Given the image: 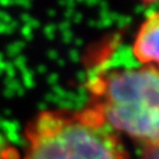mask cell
Returning a JSON list of instances; mask_svg holds the SVG:
<instances>
[{"label":"cell","instance_id":"obj_4","mask_svg":"<svg viewBox=\"0 0 159 159\" xmlns=\"http://www.w3.org/2000/svg\"><path fill=\"white\" fill-rule=\"evenodd\" d=\"M142 159H159V139L149 145L143 147Z\"/></svg>","mask_w":159,"mask_h":159},{"label":"cell","instance_id":"obj_2","mask_svg":"<svg viewBox=\"0 0 159 159\" xmlns=\"http://www.w3.org/2000/svg\"><path fill=\"white\" fill-rule=\"evenodd\" d=\"M24 139L21 159H129L119 134L89 107L38 113Z\"/></svg>","mask_w":159,"mask_h":159},{"label":"cell","instance_id":"obj_3","mask_svg":"<svg viewBox=\"0 0 159 159\" xmlns=\"http://www.w3.org/2000/svg\"><path fill=\"white\" fill-rule=\"evenodd\" d=\"M130 52L138 63L159 70V10L152 11L142 21Z\"/></svg>","mask_w":159,"mask_h":159},{"label":"cell","instance_id":"obj_5","mask_svg":"<svg viewBox=\"0 0 159 159\" xmlns=\"http://www.w3.org/2000/svg\"><path fill=\"white\" fill-rule=\"evenodd\" d=\"M7 154H8V150L5 152L4 149H2V148H0V158H2L3 155H7Z\"/></svg>","mask_w":159,"mask_h":159},{"label":"cell","instance_id":"obj_1","mask_svg":"<svg viewBox=\"0 0 159 159\" xmlns=\"http://www.w3.org/2000/svg\"><path fill=\"white\" fill-rule=\"evenodd\" d=\"M88 105L118 134L143 147L159 139V70L103 60L87 79Z\"/></svg>","mask_w":159,"mask_h":159},{"label":"cell","instance_id":"obj_6","mask_svg":"<svg viewBox=\"0 0 159 159\" xmlns=\"http://www.w3.org/2000/svg\"><path fill=\"white\" fill-rule=\"evenodd\" d=\"M140 2H144V3H155V2H159V0H140Z\"/></svg>","mask_w":159,"mask_h":159}]
</instances>
